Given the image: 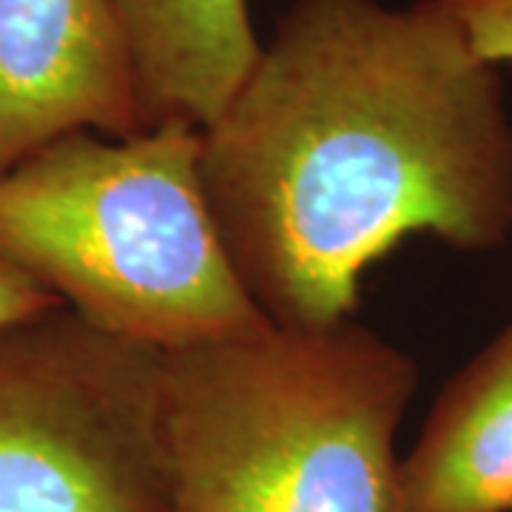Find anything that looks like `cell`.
Masks as SVG:
<instances>
[{
    "label": "cell",
    "mask_w": 512,
    "mask_h": 512,
    "mask_svg": "<svg viewBox=\"0 0 512 512\" xmlns=\"http://www.w3.org/2000/svg\"><path fill=\"white\" fill-rule=\"evenodd\" d=\"M416 387L413 356L353 316L163 353L171 512H402L396 433Z\"/></svg>",
    "instance_id": "cell-2"
},
{
    "label": "cell",
    "mask_w": 512,
    "mask_h": 512,
    "mask_svg": "<svg viewBox=\"0 0 512 512\" xmlns=\"http://www.w3.org/2000/svg\"><path fill=\"white\" fill-rule=\"evenodd\" d=\"M160 379L63 305L0 325V512H171Z\"/></svg>",
    "instance_id": "cell-4"
},
{
    "label": "cell",
    "mask_w": 512,
    "mask_h": 512,
    "mask_svg": "<svg viewBox=\"0 0 512 512\" xmlns=\"http://www.w3.org/2000/svg\"><path fill=\"white\" fill-rule=\"evenodd\" d=\"M57 305L60 302L55 296L46 288H40L35 279L0 262V325L18 322V319L49 311Z\"/></svg>",
    "instance_id": "cell-9"
},
{
    "label": "cell",
    "mask_w": 512,
    "mask_h": 512,
    "mask_svg": "<svg viewBox=\"0 0 512 512\" xmlns=\"http://www.w3.org/2000/svg\"><path fill=\"white\" fill-rule=\"evenodd\" d=\"M151 126L205 128L254 69L248 0H111Z\"/></svg>",
    "instance_id": "cell-7"
},
{
    "label": "cell",
    "mask_w": 512,
    "mask_h": 512,
    "mask_svg": "<svg viewBox=\"0 0 512 512\" xmlns=\"http://www.w3.org/2000/svg\"><path fill=\"white\" fill-rule=\"evenodd\" d=\"M0 262L94 328L171 353L268 322L222 245L200 128L74 131L0 174Z\"/></svg>",
    "instance_id": "cell-3"
},
{
    "label": "cell",
    "mask_w": 512,
    "mask_h": 512,
    "mask_svg": "<svg viewBox=\"0 0 512 512\" xmlns=\"http://www.w3.org/2000/svg\"><path fill=\"white\" fill-rule=\"evenodd\" d=\"M222 245L262 316L325 328L404 237L495 251L512 234L498 69L430 0H293L200 128Z\"/></svg>",
    "instance_id": "cell-1"
},
{
    "label": "cell",
    "mask_w": 512,
    "mask_h": 512,
    "mask_svg": "<svg viewBox=\"0 0 512 512\" xmlns=\"http://www.w3.org/2000/svg\"><path fill=\"white\" fill-rule=\"evenodd\" d=\"M146 128L111 0H0V174L74 131Z\"/></svg>",
    "instance_id": "cell-5"
},
{
    "label": "cell",
    "mask_w": 512,
    "mask_h": 512,
    "mask_svg": "<svg viewBox=\"0 0 512 512\" xmlns=\"http://www.w3.org/2000/svg\"><path fill=\"white\" fill-rule=\"evenodd\" d=\"M402 512H512V319L441 387L399 461Z\"/></svg>",
    "instance_id": "cell-6"
},
{
    "label": "cell",
    "mask_w": 512,
    "mask_h": 512,
    "mask_svg": "<svg viewBox=\"0 0 512 512\" xmlns=\"http://www.w3.org/2000/svg\"><path fill=\"white\" fill-rule=\"evenodd\" d=\"M484 63H512V0H430Z\"/></svg>",
    "instance_id": "cell-8"
}]
</instances>
